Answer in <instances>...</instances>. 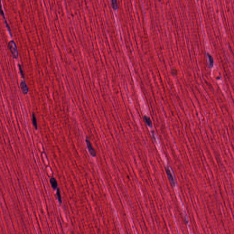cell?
<instances>
[{
    "label": "cell",
    "mask_w": 234,
    "mask_h": 234,
    "mask_svg": "<svg viewBox=\"0 0 234 234\" xmlns=\"http://www.w3.org/2000/svg\"><path fill=\"white\" fill-rule=\"evenodd\" d=\"M8 47L13 57L15 59H17L18 56V52L14 41L13 40L9 41L8 43Z\"/></svg>",
    "instance_id": "cell-1"
},
{
    "label": "cell",
    "mask_w": 234,
    "mask_h": 234,
    "mask_svg": "<svg viewBox=\"0 0 234 234\" xmlns=\"http://www.w3.org/2000/svg\"><path fill=\"white\" fill-rule=\"evenodd\" d=\"M85 142H86V146L87 147V149L90 154L92 157H96V153L90 140L88 139H87V138H86V139L85 140Z\"/></svg>",
    "instance_id": "cell-2"
},
{
    "label": "cell",
    "mask_w": 234,
    "mask_h": 234,
    "mask_svg": "<svg viewBox=\"0 0 234 234\" xmlns=\"http://www.w3.org/2000/svg\"><path fill=\"white\" fill-rule=\"evenodd\" d=\"M166 172L167 173V176L169 180L170 181V182L171 183V186L172 187H175V184H176L175 181L171 173V171H170V170L168 168H166Z\"/></svg>",
    "instance_id": "cell-3"
},
{
    "label": "cell",
    "mask_w": 234,
    "mask_h": 234,
    "mask_svg": "<svg viewBox=\"0 0 234 234\" xmlns=\"http://www.w3.org/2000/svg\"><path fill=\"white\" fill-rule=\"evenodd\" d=\"M20 86H21V90L22 91L23 93L24 94H26L28 92L29 89H28L27 85H26V83L25 81H23L21 82V83H20Z\"/></svg>",
    "instance_id": "cell-4"
},
{
    "label": "cell",
    "mask_w": 234,
    "mask_h": 234,
    "mask_svg": "<svg viewBox=\"0 0 234 234\" xmlns=\"http://www.w3.org/2000/svg\"><path fill=\"white\" fill-rule=\"evenodd\" d=\"M50 183L53 188H54V189H55L57 188L58 187V184H57V181L55 178L51 177L50 179Z\"/></svg>",
    "instance_id": "cell-5"
},
{
    "label": "cell",
    "mask_w": 234,
    "mask_h": 234,
    "mask_svg": "<svg viewBox=\"0 0 234 234\" xmlns=\"http://www.w3.org/2000/svg\"><path fill=\"white\" fill-rule=\"evenodd\" d=\"M32 122H33V125L35 127V129L37 130L38 129L37 120V118H36L35 114L34 113H33L32 114Z\"/></svg>",
    "instance_id": "cell-6"
},
{
    "label": "cell",
    "mask_w": 234,
    "mask_h": 234,
    "mask_svg": "<svg viewBox=\"0 0 234 234\" xmlns=\"http://www.w3.org/2000/svg\"><path fill=\"white\" fill-rule=\"evenodd\" d=\"M144 120L145 121V122H146V123L147 124V125H148V126H149V127H152V122H151V121L150 120V117H147V116H145L144 117Z\"/></svg>",
    "instance_id": "cell-7"
},
{
    "label": "cell",
    "mask_w": 234,
    "mask_h": 234,
    "mask_svg": "<svg viewBox=\"0 0 234 234\" xmlns=\"http://www.w3.org/2000/svg\"><path fill=\"white\" fill-rule=\"evenodd\" d=\"M207 56H208V59H209V67H210V68H212L213 66V64H214L213 59L212 56H211L209 54H208Z\"/></svg>",
    "instance_id": "cell-8"
},
{
    "label": "cell",
    "mask_w": 234,
    "mask_h": 234,
    "mask_svg": "<svg viewBox=\"0 0 234 234\" xmlns=\"http://www.w3.org/2000/svg\"><path fill=\"white\" fill-rule=\"evenodd\" d=\"M57 195L59 201L60 202H61V195H60V191L59 188H57Z\"/></svg>",
    "instance_id": "cell-9"
},
{
    "label": "cell",
    "mask_w": 234,
    "mask_h": 234,
    "mask_svg": "<svg viewBox=\"0 0 234 234\" xmlns=\"http://www.w3.org/2000/svg\"><path fill=\"white\" fill-rule=\"evenodd\" d=\"M112 5L114 9H116L117 7V3L116 0H112Z\"/></svg>",
    "instance_id": "cell-10"
},
{
    "label": "cell",
    "mask_w": 234,
    "mask_h": 234,
    "mask_svg": "<svg viewBox=\"0 0 234 234\" xmlns=\"http://www.w3.org/2000/svg\"><path fill=\"white\" fill-rule=\"evenodd\" d=\"M171 72L172 74H174V75H176L177 74V70L176 69H173L172 70H171Z\"/></svg>",
    "instance_id": "cell-11"
}]
</instances>
